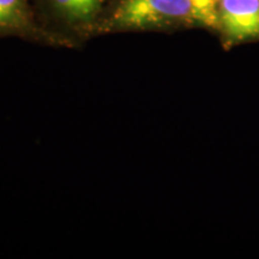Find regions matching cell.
I'll use <instances>...</instances> for the list:
<instances>
[{
  "label": "cell",
  "instance_id": "obj_5",
  "mask_svg": "<svg viewBox=\"0 0 259 259\" xmlns=\"http://www.w3.org/2000/svg\"><path fill=\"white\" fill-rule=\"evenodd\" d=\"M192 5L197 25L219 30V6L221 0H189Z\"/></svg>",
  "mask_w": 259,
  "mask_h": 259
},
{
  "label": "cell",
  "instance_id": "obj_4",
  "mask_svg": "<svg viewBox=\"0 0 259 259\" xmlns=\"http://www.w3.org/2000/svg\"><path fill=\"white\" fill-rule=\"evenodd\" d=\"M37 31L29 0H0V37H27Z\"/></svg>",
  "mask_w": 259,
  "mask_h": 259
},
{
  "label": "cell",
  "instance_id": "obj_3",
  "mask_svg": "<svg viewBox=\"0 0 259 259\" xmlns=\"http://www.w3.org/2000/svg\"><path fill=\"white\" fill-rule=\"evenodd\" d=\"M218 31L228 47L259 40V0H221Z\"/></svg>",
  "mask_w": 259,
  "mask_h": 259
},
{
  "label": "cell",
  "instance_id": "obj_1",
  "mask_svg": "<svg viewBox=\"0 0 259 259\" xmlns=\"http://www.w3.org/2000/svg\"><path fill=\"white\" fill-rule=\"evenodd\" d=\"M197 25L189 0H114L97 32L174 30Z\"/></svg>",
  "mask_w": 259,
  "mask_h": 259
},
{
  "label": "cell",
  "instance_id": "obj_2",
  "mask_svg": "<svg viewBox=\"0 0 259 259\" xmlns=\"http://www.w3.org/2000/svg\"><path fill=\"white\" fill-rule=\"evenodd\" d=\"M53 24L72 34H92L114 0H36Z\"/></svg>",
  "mask_w": 259,
  "mask_h": 259
}]
</instances>
